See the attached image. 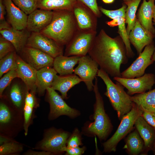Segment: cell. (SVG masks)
<instances>
[{
	"mask_svg": "<svg viewBox=\"0 0 155 155\" xmlns=\"http://www.w3.org/2000/svg\"><path fill=\"white\" fill-rule=\"evenodd\" d=\"M89 55L111 76L121 77L120 67L126 64L128 57L121 37L112 38L102 30L95 38Z\"/></svg>",
	"mask_w": 155,
	"mask_h": 155,
	"instance_id": "cell-1",
	"label": "cell"
},
{
	"mask_svg": "<svg viewBox=\"0 0 155 155\" xmlns=\"http://www.w3.org/2000/svg\"><path fill=\"white\" fill-rule=\"evenodd\" d=\"M93 89L95 97L92 122L86 124L82 129V132L88 136H96L99 140H106L111 132L113 126L106 113L102 97L99 90L98 80L96 77Z\"/></svg>",
	"mask_w": 155,
	"mask_h": 155,
	"instance_id": "cell-2",
	"label": "cell"
},
{
	"mask_svg": "<svg viewBox=\"0 0 155 155\" xmlns=\"http://www.w3.org/2000/svg\"><path fill=\"white\" fill-rule=\"evenodd\" d=\"M103 81L106 87L104 95L107 97L112 106L117 112L119 119L129 112L134 103L131 96L124 90V87L118 82L115 84L109 75L101 68L99 69L97 75Z\"/></svg>",
	"mask_w": 155,
	"mask_h": 155,
	"instance_id": "cell-3",
	"label": "cell"
},
{
	"mask_svg": "<svg viewBox=\"0 0 155 155\" xmlns=\"http://www.w3.org/2000/svg\"><path fill=\"white\" fill-rule=\"evenodd\" d=\"M53 11L50 24L40 32L61 45L67 44L71 40L74 22L70 11L57 10Z\"/></svg>",
	"mask_w": 155,
	"mask_h": 155,
	"instance_id": "cell-4",
	"label": "cell"
},
{
	"mask_svg": "<svg viewBox=\"0 0 155 155\" xmlns=\"http://www.w3.org/2000/svg\"><path fill=\"white\" fill-rule=\"evenodd\" d=\"M143 112L134 103L131 111L124 115L121 120L120 123L114 134L102 144L104 152L116 151L119 143L132 130L136 120L142 115Z\"/></svg>",
	"mask_w": 155,
	"mask_h": 155,
	"instance_id": "cell-5",
	"label": "cell"
},
{
	"mask_svg": "<svg viewBox=\"0 0 155 155\" xmlns=\"http://www.w3.org/2000/svg\"><path fill=\"white\" fill-rule=\"evenodd\" d=\"M154 48L153 41L146 46L130 66L121 73V77L133 78L143 75L147 68L154 61L153 56Z\"/></svg>",
	"mask_w": 155,
	"mask_h": 155,
	"instance_id": "cell-6",
	"label": "cell"
},
{
	"mask_svg": "<svg viewBox=\"0 0 155 155\" xmlns=\"http://www.w3.org/2000/svg\"><path fill=\"white\" fill-rule=\"evenodd\" d=\"M26 46L39 50L54 58L63 55L62 45L40 32H31Z\"/></svg>",
	"mask_w": 155,
	"mask_h": 155,
	"instance_id": "cell-7",
	"label": "cell"
},
{
	"mask_svg": "<svg viewBox=\"0 0 155 155\" xmlns=\"http://www.w3.org/2000/svg\"><path fill=\"white\" fill-rule=\"evenodd\" d=\"M46 91L48 101L50 105L49 117L51 119H54L62 115L74 118L80 115L78 111L68 105L62 96L53 88H48Z\"/></svg>",
	"mask_w": 155,
	"mask_h": 155,
	"instance_id": "cell-8",
	"label": "cell"
},
{
	"mask_svg": "<svg viewBox=\"0 0 155 155\" xmlns=\"http://www.w3.org/2000/svg\"><path fill=\"white\" fill-rule=\"evenodd\" d=\"M71 134L65 131L51 129L41 142L38 148L53 154L62 152L67 146V141Z\"/></svg>",
	"mask_w": 155,
	"mask_h": 155,
	"instance_id": "cell-9",
	"label": "cell"
},
{
	"mask_svg": "<svg viewBox=\"0 0 155 155\" xmlns=\"http://www.w3.org/2000/svg\"><path fill=\"white\" fill-rule=\"evenodd\" d=\"M113 79L126 88L129 95L143 93L150 90L155 84V76L152 73H145L135 78L114 77Z\"/></svg>",
	"mask_w": 155,
	"mask_h": 155,
	"instance_id": "cell-10",
	"label": "cell"
},
{
	"mask_svg": "<svg viewBox=\"0 0 155 155\" xmlns=\"http://www.w3.org/2000/svg\"><path fill=\"white\" fill-rule=\"evenodd\" d=\"M78 66L74 70L85 84L89 91L93 90V81L97 75L99 65L89 55L81 56Z\"/></svg>",
	"mask_w": 155,
	"mask_h": 155,
	"instance_id": "cell-11",
	"label": "cell"
},
{
	"mask_svg": "<svg viewBox=\"0 0 155 155\" xmlns=\"http://www.w3.org/2000/svg\"><path fill=\"white\" fill-rule=\"evenodd\" d=\"M91 32L83 33L71 40L67 44L64 55L66 56L86 55L93 43L95 37Z\"/></svg>",
	"mask_w": 155,
	"mask_h": 155,
	"instance_id": "cell-12",
	"label": "cell"
},
{
	"mask_svg": "<svg viewBox=\"0 0 155 155\" xmlns=\"http://www.w3.org/2000/svg\"><path fill=\"white\" fill-rule=\"evenodd\" d=\"M20 53L22 58L37 70L53 66L54 58L38 49L26 46Z\"/></svg>",
	"mask_w": 155,
	"mask_h": 155,
	"instance_id": "cell-13",
	"label": "cell"
},
{
	"mask_svg": "<svg viewBox=\"0 0 155 155\" xmlns=\"http://www.w3.org/2000/svg\"><path fill=\"white\" fill-rule=\"evenodd\" d=\"M53 14L51 10L37 9L28 15L26 29L30 32H40L51 22Z\"/></svg>",
	"mask_w": 155,
	"mask_h": 155,
	"instance_id": "cell-14",
	"label": "cell"
},
{
	"mask_svg": "<svg viewBox=\"0 0 155 155\" xmlns=\"http://www.w3.org/2000/svg\"><path fill=\"white\" fill-rule=\"evenodd\" d=\"M154 35L145 29L136 18L135 25L129 34V38L139 55L144 47L153 41Z\"/></svg>",
	"mask_w": 155,
	"mask_h": 155,
	"instance_id": "cell-15",
	"label": "cell"
},
{
	"mask_svg": "<svg viewBox=\"0 0 155 155\" xmlns=\"http://www.w3.org/2000/svg\"><path fill=\"white\" fill-rule=\"evenodd\" d=\"M16 71L18 78L24 83L28 90L35 94L37 91L36 74L37 70L17 55Z\"/></svg>",
	"mask_w": 155,
	"mask_h": 155,
	"instance_id": "cell-16",
	"label": "cell"
},
{
	"mask_svg": "<svg viewBox=\"0 0 155 155\" xmlns=\"http://www.w3.org/2000/svg\"><path fill=\"white\" fill-rule=\"evenodd\" d=\"M8 23L13 28L22 30L26 28L28 16L11 0H3Z\"/></svg>",
	"mask_w": 155,
	"mask_h": 155,
	"instance_id": "cell-17",
	"label": "cell"
},
{
	"mask_svg": "<svg viewBox=\"0 0 155 155\" xmlns=\"http://www.w3.org/2000/svg\"><path fill=\"white\" fill-rule=\"evenodd\" d=\"M144 144L143 151L141 154L146 155L152 150L155 140V129L149 125L142 115L138 117L134 124Z\"/></svg>",
	"mask_w": 155,
	"mask_h": 155,
	"instance_id": "cell-18",
	"label": "cell"
},
{
	"mask_svg": "<svg viewBox=\"0 0 155 155\" xmlns=\"http://www.w3.org/2000/svg\"><path fill=\"white\" fill-rule=\"evenodd\" d=\"M25 29L19 30L11 27L0 30V33L3 37L13 44L17 52L21 53L26 46L30 34L27 29Z\"/></svg>",
	"mask_w": 155,
	"mask_h": 155,
	"instance_id": "cell-19",
	"label": "cell"
},
{
	"mask_svg": "<svg viewBox=\"0 0 155 155\" xmlns=\"http://www.w3.org/2000/svg\"><path fill=\"white\" fill-rule=\"evenodd\" d=\"M155 0H143L138 9L137 19L142 26L148 32L155 35V29L152 23Z\"/></svg>",
	"mask_w": 155,
	"mask_h": 155,
	"instance_id": "cell-20",
	"label": "cell"
},
{
	"mask_svg": "<svg viewBox=\"0 0 155 155\" xmlns=\"http://www.w3.org/2000/svg\"><path fill=\"white\" fill-rule=\"evenodd\" d=\"M82 82V81L80 77L74 73L65 75H57L51 87L55 90L59 91L63 99H67V93L68 91Z\"/></svg>",
	"mask_w": 155,
	"mask_h": 155,
	"instance_id": "cell-21",
	"label": "cell"
},
{
	"mask_svg": "<svg viewBox=\"0 0 155 155\" xmlns=\"http://www.w3.org/2000/svg\"><path fill=\"white\" fill-rule=\"evenodd\" d=\"M80 57L63 55L59 56L54 58L53 67L60 75L72 74L74 72V67L78 64Z\"/></svg>",
	"mask_w": 155,
	"mask_h": 155,
	"instance_id": "cell-22",
	"label": "cell"
},
{
	"mask_svg": "<svg viewBox=\"0 0 155 155\" xmlns=\"http://www.w3.org/2000/svg\"><path fill=\"white\" fill-rule=\"evenodd\" d=\"M57 73L53 67H51L37 70L36 85L37 91L40 95H42L48 88L51 87Z\"/></svg>",
	"mask_w": 155,
	"mask_h": 155,
	"instance_id": "cell-23",
	"label": "cell"
},
{
	"mask_svg": "<svg viewBox=\"0 0 155 155\" xmlns=\"http://www.w3.org/2000/svg\"><path fill=\"white\" fill-rule=\"evenodd\" d=\"M131 99L143 111L155 115V88L131 96Z\"/></svg>",
	"mask_w": 155,
	"mask_h": 155,
	"instance_id": "cell-24",
	"label": "cell"
},
{
	"mask_svg": "<svg viewBox=\"0 0 155 155\" xmlns=\"http://www.w3.org/2000/svg\"><path fill=\"white\" fill-rule=\"evenodd\" d=\"M125 142L123 148L128 154L138 155L143 152L144 142L136 129L129 133L125 139Z\"/></svg>",
	"mask_w": 155,
	"mask_h": 155,
	"instance_id": "cell-25",
	"label": "cell"
},
{
	"mask_svg": "<svg viewBox=\"0 0 155 155\" xmlns=\"http://www.w3.org/2000/svg\"><path fill=\"white\" fill-rule=\"evenodd\" d=\"M77 0H37V8L54 11L73 10Z\"/></svg>",
	"mask_w": 155,
	"mask_h": 155,
	"instance_id": "cell-26",
	"label": "cell"
},
{
	"mask_svg": "<svg viewBox=\"0 0 155 155\" xmlns=\"http://www.w3.org/2000/svg\"><path fill=\"white\" fill-rule=\"evenodd\" d=\"M107 24L109 26H117L118 32L125 44L128 58H133L134 54L131 46L129 36L125 26V18L121 16H116L111 21L108 22Z\"/></svg>",
	"mask_w": 155,
	"mask_h": 155,
	"instance_id": "cell-27",
	"label": "cell"
},
{
	"mask_svg": "<svg viewBox=\"0 0 155 155\" xmlns=\"http://www.w3.org/2000/svg\"><path fill=\"white\" fill-rule=\"evenodd\" d=\"M28 91L26 96L23 108L24 128L25 135H27L30 124L34 108L37 106L35 94Z\"/></svg>",
	"mask_w": 155,
	"mask_h": 155,
	"instance_id": "cell-28",
	"label": "cell"
},
{
	"mask_svg": "<svg viewBox=\"0 0 155 155\" xmlns=\"http://www.w3.org/2000/svg\"><path fill=\"white\" fill-rule=\"evenodd\" d=\"M84 5L82 3L77 1L73 9L78 26L82 29H89L92 26L91 19Z\"/></svg>",
	"mask_w": 155,
	"mask_h": 155,
	"instance_id": "cell-29",
	"label": "cell"
},
{
	"mask_svg": "<svg viewBox=\"0 0 155 155\" xmlns=\"http://www.w3.org/2000/svg\"><path fill=\"white\" fill-rule=\"evenodd\" d=\"M28 90H24L18 83L12 85L10 89L9 96L13 104L19 110H23L25 98Z\"/></svg>",
	"mask_w": 155,
	"mask_h": 155,
	"instance_id": "cell-30",
	"label": "cell"
},
{
	"mask_svg": "<svg viewBox=\"0 0 155 155\" xmlns=\"http://www.w3.org/2000/svg\"><path fill=\"white\" fill-rule=\"evenodd\" d=\"M141 0H132L124 3L127 5L125 16V23L127 24L126 30L129 34L133 28L136 21V13Z\"/></svg>",
	"mask_w": 155,
	"mask_h": 155,
	"instance_id": "cell-31",
	"label": "cell"
},
{
	"mask_svg": "<svg viewBox=\"0 0 155 155\" xmlns=\"http://www.w3.org/2000/svg\"><path fill=\"white\" fill-rule=\"evenodd\" d=\"M0 155L14 154L21 152L23 150L22 145L7 138L0 136Z\"/></svg>",
	"mask_w": 155,
	"mask_h": 155,
	"instance_id": "cell-32",
	"label": "cell"
},
{
	"mask_svg": "<svg viewBox=\"0 0 155 155\" xmlns=\"http://www.w3.org/2000/svg\"><path fill=\"white\" fill-rule=\"evenodd\" d=\"M15 51L11 52L0 60V78L10 71L16 69L17 64Z\"/></svg>",
	"mask_w": 155,
	"mask_h": 155,
	"instance_id": "cell-33",
	"label": "cell"
},
{
	"mask_svg": "<svg viewBox=\"0 0 155 155\" xmlns=\"http://www.w3.org/2000/svg\"><path fill=\"white\" fill-rule=\"evenodd\" d=\"M14 4L27 15L37 8V0H11Z\"/></svg>",
	"mask_w": 155,
	"mask_h": 155,
	"instance_id": "cell-34",
	"label": "cell"
},
{
	"mask_svg": "<svg viewBox=\"0 0 155 155\" xmlns=\"http://www.w3.org/2000/svg\"><path fill=\"white\" fill-rule=\"evenodd\" d=\"M18 78L16 69H12L5 73L0 80V96L1 97L5 88L14 78Z\"/></svg>",
	"mask_w": 155,
	"mask_h": 155,
	"instance_id": "cell-35",
	"label": "cell"
},
{
	"mask_svg": "<svg viewBox=\"0 0 155 155\" xmlns=\"http://www.w3.org/2000/svg\"><path fill=\"white\" fill-rule=\"evenodd\" d=\"M12 117V114L8 106L5 103L0 104V123L1 125H6L10 123Z\"/></svg>",
	"mask_w": 155,
	"mask_h": 155,
	"instance_id": "cell-36",
	"label": "cell"
},
{
	"mask_svg": "<svg viewBox=\"0 0 155 155\" xmlns=\"http://www.w3.org/2000/svg\"><path fill=\"white\" fill-rule=\"evenodd\" d=\"M82 144V138L80 131L78 128L75 129L67 140L66 147H76Z\"/></svg>",
	"mask_w": 155,
	"mask_h": 155,
	"instance_id": "cell-37",
	"label": "cell"
},
{
	"mask_svg": "<svg viewBox=\"0 0 155 155\" xmlns=\"http://www.w3.org/2000/svg\"><path fill=\"white\" fill-rule=\"evenodd\" d=\"M15 50L13 44L1 35L0 36V59Z\"/></svg>",
	"mask_w": 155,
	"mask_h": 155,
	"instance_id": "cell-38",
	"label": "cell"
},
{
	"mask_svg": "<svg viewBox=\"0 0 155 155\" xmlns=\"http://www.w3.org/2000/svg\"><path fill=\"white\" fill-rule=\"evenodd\" d=\"M127 5L125 3L120 9L111 10L106 9L102 7H99L100 11L109 18L113 19L116 16H121L125 18V12Z\"/></svg>",
	"mask_w": 155,
	"mask_h": 155,
	"instance_id": "cell-39",
	"label": "cell"
},
{
	"mask_svg": "<svg viewBox=\"0 0 155 155\" xmlns=\"http://www.w3.org/2000/svg\"><path fill=\"white\" fill-rule=\"evenodd\" d=\"M6 11L3 0H0V30L7 29L11 27L5 18Z\"/></svg>",
	"mask_w": 155,
	"mask_h": 155,
	"instance_id": "cell-40",
	"label": "cell"
},
{
	"mask_svg": "<svg viewBox=\"0 0 155 155\" xmlns=\"http://www.w3.org/2000/svg\"><path fill=\"white\" fill-rule=\"evenodd\" d=\"M81 2L89 8L97 16L100 15V12L96 0H77Z\"/></svg>",
	"mask_w": 155,
	"mask_h": 155,
	"instance_id": "cell-41",
	"label": "cell"
},
{
	"mask_svg": "<svg viewBox=\"0 0 155 155\" xmlns=\"http://www.w3.org/2000/svg\"><path fill=\"white\" fill-rule=\"evenodd\" d=\"M86 149L85 146L81 148L78 147L70 148L66 147L63 149V151L66 152V155H81L84 153Z\"/></svg>",
	"mask_w": 155,
	"mask_h": 155,
	"instance_id": "cell-42",
	"label": "cell"
},
{
	"mask_svg": "<svg viewBox=\"0 0 155 155\" xmlns=\"http://www.w3.org/2000/svg\"><path fill=\"white\" fill-rule=\"evenodd\" d=\"M142 116L149 125L155 129V115L143 111Z\"/></svg>",
	"mask_w": 155,
	"mask_h": 155,
	"instance_id": "cell-43",
	"label": "cell"
},
{
	"mask_svg": "<svg viewBox=\"0 0 155 155\" xmlns=\"http://www.w3.org/2000/svg\"><path fill=\"white\" fill-rule=\"evenodd\" d=\"M53 154L52 153L45 151H35L30 150L27 151L24 154L26 155H49Z\"/></svg>",
	"mask_w": 155,
	"mask_h": 155,
	"instance_id": "cell-44",
	"label": "cell"
},
{
	"mask_svg": "<svg viewBox=\"0 0 155 155\" xmlns=\"http://www.w3.org/2000/svg\"><path fill=\"white\" fill-rule=\"evenodd\" d=\"M115 0H102V1L106 3H113Z\"/></svg>",
	"mask_w": 155,
	"mask_h": 155,
	"instance_id": "cell-45",
	"label": "cell"
},
{
	"mask_svg": "<svg viewBox=\"0 0 155 155\" xmlns=\"http://www.w3.org/2000/svg\"><path fill=\"white\" fill-rule=\"evenodd\" d=\"M153 20L155 24V6L154 7L153 13Z\"/></svg>",
	"mask_w": 155,
	"mask_h": 155,
	"instance_id": "cell-46",
	"label": "cell"
},
{
	"mask_svg": "<svg viewBox=\"0 0 155 155\" xmlns=\"http://www.w3.org/2000/svg\"><path fill=\"white\" fill-rule=\"evenodd\" d=\"M152 150L153 151L154 153L155 154V140Z\"/></svg>",
	"mask_w": 155,
	"mask_h": 155,
	"instance_id": "cell-47",
	"label": "cell"
},
{
	"mask_svg": "<svg viewBox=\"0 0 155 155\" xmlns=\"http://www.w3.org/2000/svg\"><path fill=\"white\" fill-rule=\"evenodd\" d=\"M153 59L154 61H155V48L154 53L153 54Z\"/></svg>",
	"mask_w": 155,
	"mask_h": 155,
	"instance_id": "cell-48",
	"label": "cell"
},
{
	"mask_svg": "<svg viewBox=\"0 0 155 155\" xmlns=\"http://www.w3.org/2000/svg\"><path fill=\"white\" fill-rule=\"evenodd\" d=\"M132 0H123L124 3H125L127 2H128L129 1H132Z\"/></svg>",
	"mask_w": 155,
	"mask_h": 155,
	"instance_id": "cell-49",
	"label": "cell"
}]
</instances>
